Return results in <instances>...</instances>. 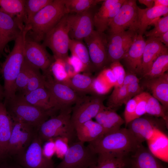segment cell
<instances>
[{
	"instance_id": "6da1fadb",
	"label": "cell",
	"mask_w": 168,
	"mask_h": 168,
	"mask_svg": "<svg viewBox=\"0 0 168 168\" xmlns=\"http://www.w3.org/2000/svg\"><path fill=\"white\" fill-rule=\"evenodd\" d=\"M29 29L25 27L14 41V46L2 64L0 72L4 80L3 86L5 103L16 95L15 83L24 61V49L26 37Z\"/></svg>"
},
{
	"instance_id": "7a4b0ae2",
	"label": "cell",
	"mask_w": 168,
	"mask_h": 168,
	"mask_svg": "<svg viewBox=\"0 0 168 168\" xmlns=\"http://www.w3.org/2000/svg\"><path fill=\"white\" fill-rule=\"evenodd\" d=\"M141 144L128 128H121L88 142V145L97 154L114 153L129 156Z\"/></svg>"
},
{
	"instance_id": "3957f363",
	"label": "cell",
	"mask_w": 168,
	"mask_h": 168,
	"mask_svg": "<svg viewBox=\"0 0 168 168\" xmlns=\"http://www.w3.org/2000/svg\"><path fill=\"white\" fill-rule=\"evenodd\" d=\"M64 0H54L36 14L29 24L27 34L35 41H43L46 34L66 14Z\"/></svg>"
},
{
	"instance_id": "277c9868",
	"label": "cell",
	"mask_w": 168,
	"mask_h": 168,
	"mask_svg": "<svg viewBox=\"0 0 168 168\" xmlns=\"http://www.w3.org/2000/svg\"><path fill=\"white\" fill-rule=\"evenodd\" d=\"M4 104L13 121L28 124L37 130L49 117L55 115L51 111L43 110L26 102L19 95L16 94Z\"/></svg>"
},
{
	"instance_id": "5b68a950",
	"label": "cell",
	"mask_w": 168,
	"mask_h": 168,
	"mask_svg": "<svg viewBox=\"0 0 168 168\" xmlns=\"http://www.w3.org/2000/svg\"><path fill=\"white\" fill-rule=\"evenodd\" d=\"M72 108L59 111L58 115L50 117L37 128V133L43 143L58 137L66 138L69 145L75 141L76 130L70 120Z\"/></svg>"
},
{
	"instance_id": "8992f818",
	"label": "cell",
	"mask_w": 168,
	"mask_h": 168,
	"mask_svg": "<svg viewBox=\"0 0 168 168\" xmlns=\"http://www.w3.org/2000/svg\"><path fill=\"white\" fill-rule=\"evenodd\" d=\"M44 78V87L49 96V103L53 111L72 108L81 96L64 84L55 81L48 70L42 74Z\"/></svg>"
},
{
	"instance_id": "52a82bcc",
	"label": "cell",
	"mask_w": 168,
	"mask_h": 168,
	"mask_svg": "<svg viewBox=\"0 0 168 168\" xmlns=\"http://www.w3.org/2000/svg\"><path fill=\"white\" fill-rule=\"evenodd\" d=\"M68 14L65 15L58 23L45 35L42 44L52 51L55 59H66L68 56L70 38Z\"/></svg>"
},
{
	"instance_id": "ba28073f",
	"label": "cell",
	"mask_w": 168,
	"mask_h": 168,
	"mask_svg": "<svg viewBox=\"0 0 168 168\" xmlns=\"http://www.w3.org/2000/svg\"><path fill=\"white\" fill-rule=\"evenodd\" d=\"M84 143L78 140L70 143L62 160L55 168H93L96 166L98 154Z\"/></svg>"
},
{
	"instance_id": "9c48e42d",
	"label": "cell",
	"mask_w": 168,
	"mask_h": 168,
	"mask_svg": "<svg viewBox=\"0 0 168 168\" xmlns=\"http://www.w3.org/2000/svg\"><path fill=\"white\" fill-rule=\"evenodd\" d=\"M104 96L91 95L81 96L72 108L71 123L75 128L83 123L94 118L101 110L105 109L103 102Z\"/></svg>"
},
{
	"instance_id": "30bf717a",
	"label": "cell",
	"mask_w": 168,
	"mask_h": 168,
	"mask_svg": "<svg viewBox=\"0 0 168 168\" xmlns=\"http://www.w3.org/2000/svg\"><path fill=\"white\" fill-rule=\"evenodd\" d=\"M43 142L37 132L27 149L13 158L23 168H55L52 159L45 157L42 152Z\"/></svg>"
},
{
	"instance_id": "8fae6325",
	"label": "cell",
	"mask_w": 168,
	"mask_h": 168,
	"mask_svg": "<svg viewBox=\"0 0 168 168\" xmlns=\"http://www.w3.org/2000/svg\"><path fill=\"white\" fill-rule=\"evenodd\" d=\"M36 131L37 129L30 124L13 121L7 156L13 157L24 152L32 142Z\"/></svg>"
},
{
	"instance_id": "7c38bea8",
	"label": "cell",
	"mask_w": 168,
	"mask_h": 168,
	"mask_svg": "<svg viewBox=\"0 0 168 168\" xmlns=\"http://www.w3.org/2000/svg\"><path fill=\"white\" fill-rule=\"evenodd\" d=\"M138 7L136 0H125L109 24L108 29L110 34L128 30L137 32Z\"/></svg>"
},
{
	"instance_id": "4fadbf2b",
	"label": "cell",
	"mask_w": 168,
	"mask_h": 168,
	"mask_svg": "<svg viewBox=\"0 0 168 168\" xmlns=\"http://www.w3.org/2000/svg\"><path fill=\"white\" fill-rule=\"evenodd\" d=\"M24 61L30 65L43 72L48 70L54 60L48 52L46 47L27 34L24 45Z\"/></svg>"
},
{
	"instance_id": "5bb4252c",
	"label": "cell",
	"mask_w": 168,
	"mask_h": 168,
	"mask_svg": "<svg viewBox=\"0 0 168 168\" xmlns=\"http://www.w3.org/2000/svg\"><path fill=\"white\" fill-rule=\"evenodd\" d=\"M127 126L128 129L140 143L149 139L156 130L165 133L168 128V124L163 119L150 115L136 119Z\"/></svg>"
},
{
	"instance_id": "9a60e30c",
	"label": "cell",
	"mask_w": 168,
	"mask_h": 168,
	"mask_svg": "<svg viewBox=\"0 0 168 168\" xmlns=\"http://www.w3.org/2000/svg\"><path fill=\"white\" fill-rule=\"evenodd\" d=\"M138 34L132 30L110 34L107 38L108 62H119L123 59Z\"/></svg>"
},
{
	"instance_id": "2e32d148",
	"label": "cell",
	"mask_w": 168,
	"mask_h": 168,
	"mask_svg": "<svg viewBox=\"0 0 168 168\" xmlns=\"http://www.w3.org/2000/svg\"><path fill=\"white\" fill-rule=\"evenodd\" d=\"M84 40L94 69L100 70L108 62L107 36L104 33L94 30Z\"/></svg>"
},
{
	"instance_id": "e0dca14e",
	"label": "cell",
	"mask_w": 168,
	"mask_h": 168,
	"mask_svg": "<svg viewBox=\"0 0 168 168\" xmlns=\"http://www.w3.org/2000/svg\"><path fill=\"white\" fill-rule=\"evenodd\" d=\"M93 15L90 9L81 13L68 14L70 39L82 40L92 33L94 30Z\"/></svg>"
},
{
	"instance_id": "ac0fdd59",
	"label": "cell",
	"mask_w": 168,
	"mask_h": 168,
	"mask_svg": "<svg viewBox=\"0 0 168 168\" xmlns=\"http://www.w3.org/2000/svg\"><path fill=\"white\" fill-rule=\"evenodd\" d=\"M25 28L23 22L0 9V54L9 42L17 38Z\"/></svg>"
},
{
	"instance_id": "d6986e66",
	"label": "cell",
	"mask_w": 168,
	"mask_h": 168,
	"mask_svg": "<svg viewBox=\"0 0 168 168\" xmlns=\"http://www.w3.org/2000/svg\"><path fill=\"white\" fill-rule=\"evenodd\" d=\"M125 0H105L98 11L94 14L93 21L96 30L104 33L119 11Z\"/></svg>"
},
{
	"instance_id": "ffe728a7",
	"label": "cell",
	"mask_w": 168,
	"mask_h": 168,
	"mask_svg": "<svg viewBox=\"0 0 168 168\" xmlns=\"http://www.w3.org/2000/svg\"><path fill=\"white\" fill-rule=\"evenodd\" d=\"M146 41L138 34L123 58L129 72L142 74V59Z\"/></svg>"
},
{
	"instance_id": "44dd1931",
	"label": "cell",
	"mask_w": 168,
	"mask_h": 168,
	"mask_svg": "<svg viewBox=\"0 0 168 168\" xmlns=\"http://www.w3.org/2000/svg\"><path fill=\"white\" fill-rule=\"evenodd\" d=\"M130 156L128 161L130 168H167L142 144Z\"/></svg>"
},
{
	"instance_id": "7402d4cb",
	"label": "cell",
	"mask_w": 168,
	"mask_h": 168,
	"mask_svg": "<svg viewBox=\"0 0 168 168\" xmlns=\"http://www.w3.org/2000/svg\"><path fill=\"white\" fill-rule=\"evenodd\" d=\"M144 86L151 92L152 96L157 100L167 110L168 108V73L166 72L158 77L146 79Z\"/></svg>"
},
{
	"instance_id": "603a6c76",
	"label": "cell",
	"mask_w": 168,
	"mask_h": 168,
	"mask_svg": "<svg viewBox=\"0 0 168 168\" xmlns=\"http://www.w3.org/2000/svg\"><path fill=\"white\" fill-rule=\"evenodd\" d=\"M167 52V48L156 38L148 37L146 41L143 53V76L148 72L152 63L159 56Z\"/></svg>"
},
{
	"instance_id": "cb8c5ba5",
	"label": "cell",
	"mask_w": 168,
	"mask_h": 168,
	"mask_svg": "<svg viewBox=\"0 0 168 168\" xmlns=\"http://www.w3.org/2000/svg\"><path fill=\"white\" fill-rule=\"evenodd\" d=\"M168 7H153L150 8L141 9L138 7L137 33L142 35L148 26L161 16L168 15Z\"/></svg>"
},
{
	"instance_id": "d4e9b609",
	"label": "cell",
	"mask_w": 168,
	"mask_h": 168,
	"mask_svg": "<svg viewBox=\"0 0 168 168\" xmlns=\"http://www.w3.org/2000/svg\"><path fill=\"white\" fill-rule=\"evenodd\" d=\"M13 121L5 105L0 102V160L7 157V151L12 133Z\"/></svg>"
},
{
	"instance_id": "484cf974",
	"label": "cell",
	"mask_w": 168,
	"mask_h": 168,
	"mask_svg": "<svg viewBox=\"0 0 168 168\" xmlns=\"http://www.w3.org/2000/svg\"><path fill=\"white\" fill-rule=\"evenodd\" d=\"M147 141L150 151L158 159L167 162L168 138L166 134L159 130H156Z\"/></svg>"
},
{
	"instance_id": "4316f807",
	"label": "cell",
	"mask_w": 168,
	"mask_h": 168,
	"mask_svg": "<svg viewBox=\"0 0 168 168\" xmlns=\"http://www.w3.org/2000/svg\"><path fill=\"white\" fill-rule=\"evenodd\" d=\"M75 130L78 139L84 142L95 141L104 134L102 126L92 119L79 126Z\"/></svg>"
},
{
	"instance_id": "83f0119b",
	"label": "cell",
	"mask_w": 168,
	"mask_h": 168,
	"mask_svg": "<svg viewBox=\"0 0 168 168\" xmlns=\"http://www.w3.org/2000/svg\"><path fill=\"white\" fill-rule=\"evenodd\" d=\"M19 96L23 100L30 105L43 110L51 111L54 112L50 105L49 93L44 86L21 94Z\"/></svg>"
},
{
	"instance_id": "f1b7e54d",
	"label": "cell",
	"mask_w": 168,
	"mask_h": 168,
	"mask_svg": "<svg viewBox=\"0 0 168 168\" xmlns=\"http://www.w3.org/2000/svg\"><path fill=\"white\" fill-rule=\"evenodd\" d=\"M96 168H126L128 156L122 154L103 153L98 154Z\"/></svg>"
},
{
	"instance_id": "f546056e",
	"label": "cell",
	"mask_w": 168,
	"mask_h": 168,
	"mask_svg": "<svg viewBox=\"0 0 168 168\" xmlns=\"http://www.w3.org/2000/svg\"><path fill=\"white\" fill-rule=\"evenodd\" d=\"M94 78L91 73H77L70 77L67 86L81 96L87 93L92 95V84Z\"/></svg>"
},
{
	"instance_id": "4dcf8cb0",
	"label": "cell",
	"mask_w": 168,
	"mask_h": 168,
	"mask_svg": "<svg viewBox=\"0 0 168 168\" xmlns=\"http://www.w3.org/2000/svg\"><path fill=\"white\" fill-rule=\"evenodd\" d=\"M69 50L72 55L76 57L82 62L87 73H91L95 69L91 62L87 48L82 40L70 39Z\"/></svg>"
},
{
	"instance_id": "1f68e13d",
	"label": "cell",
	"mask_w": 168,
	"mask_h": 168,
	"mask_svg": "<svg viewBox=\"0 0 168 168\" xmlns=\"http://www.w3.org/2000/svg\"><path fill=\"white\" fill-rule=\"evenodd\" d=\"M24 0H0V9L11 16L15 18L25 25Z\"/></svg>"
},
{
	"instance_id": "d6a6232c",
	"label": "cell",
	"mask_w": 168,
	"mask_h": 168,
	"mask_svg": "<svg viewBox=\"0 0 168 168\" xmlns=\"http://www.w3.org/2000/svg\"><path fill=\"white\" fill-rule=\"evenodd\" d=\"M101 0H64L68 14L82 13L90 10Z\"/></svg>"
},
{
	"instance_id": "836d02e7",
	"label": "cell",
	"mask_w": 168,
	"mask_h": 168,
	"mask_svg": "<svg viewBox=\"0 0 168 168\" xmlns=\"http://www.w3.org/2000/svg\"><path fill=\"white\" fill-rule=\"evenodd\" d=\"M127 87L122 85L114 87L107 102V107L115 111L116 109L127 102Z\"/></svg>"
},
{
	"instance_id": "e575fe53",
	"label": "cell",
	"mask_w": 168,
	"mask_h": 168,
	"mask_svg": "<svg viewBox=\"0 0 168 168\" xmlns=\"http://www.w3.org/2000/svg\"><path fill=\"white\" fill-rule=\"evenodd\" d=\"M48 70L55 81L67 85L70 77L66 71L64 60L54 58Z\"/></svg>"
},
{
	"instance_id": "d590c367",
	"label": "cell",
	"mask_w": 168,
	"mask_h": 168,
	"mask_svg": "<svg viewBox=\"0 0 168 168\" xmlns=\"http://www.w3.org/2000/svg\"><path fill=\"white\" fill-rule=\"evenodd\" d=\"M146 112L149 115L163 119L168 124L167 110L157 100L149 93L147 102Z\"/></svg>"
},
{
	"instance_id": "8d00e7d4",
	"label": "cell",
	"mask_w": 168,
	"mask_h": 168,
	"mask_svg": "<svg viewBox=\"0 0 168 168\" xmlns=\"http://www.w3.org/2000/svg\"><path fill=\"white\" fill-rule=\"evenodd\" d=\"M168 69V52L159 56L152 63L148 72L143 76L146 79L153 78L160 76Z\"/></svg>"
},
{
	"instance_id": "74e56055",
	"label": "cell",
	"mask_w": 168,
	"mask_h": 168,
	"mask_svg": "<svg viewBox=\"0 0 168 168\" xmlns=\"http://www.w3.org/2000/svg\"><path fill=\"white\" fill-rule=\"evenodd\" d=\"M53 0H26L25 3V26H27L34 16Z\"/></svg>"
},
{
	"instance_id": "f35d334b",
	"label": "cell",
	"mask_w": 168,
	"mask_h": 168,
	"mask_svg": "<svg viewBox=\"0 0 168 168\" xmlns=\"http://www.w3.org/2000/svg\"><path fill=\"white\" fill-rule=\"evenodd\" d=\"M124 123V120L116 113L115 111L110 109L102 125L104 130V135L118 130Z\"/></svg>"
},
{
	"instance_id": "ab89813d",
	"label": "cell",
	"mask_w": 168,
	"mask_h": 168,
	"mask_svg": "<svg viewBox=\"0 0 168 168\" xmlns=\"http://www.w3.org/2000/svg\"><path fill=\"white\" fill-rule=\"evenodd\" d=\"M30 67L29 82L26 89L21 94L44 86V78L43 74L41 73L39 69L31 66Z\"/></svg>"
},
{
	"instance_id": "60d3db41",
	"label": "cell",
	"mask_w": 168,
	"mask_h": 168,
	"mask_svg": "<svg viewBox=\"0 0 168 168\" xmlns=\"http://www.w3.org/2000/svg\"><path fill=\"white\" fill-rule=\"evenodd\" d=\"M30 67V66L24 61L15 81L14 87L16 92L19 91L22 93L26 89L29 81Z\"/></svg>"
},
{
	"instance_id": "b9f144b4",
	"label": "cell",
	"mask_w": 168,
	"mask_h": 168,
	"mask_svg": "<svg viewBox=\"0 0 168 168\" xmlns=\"http://www.w3.org/2000/svg\"><path fill=\"white\" fill-rule=\"evenodd\" d=\"M153 23L155 25V27L151 30L146 31L144 34L146 36L157 37L168 31V15L156 19Z\"/></svg>"
},
{
	"instance_id": "7bdbcfd3",
	"label": "cell",
	"mask_w": 168,
	"mask_h": 168,
	"mask_svg": "<svg viewBox=\"0 0 168 168\" xmlns=\"http://www.w3.org/2000/svg\"><path fill=\"white\" fill-rule=\"evenodd\" d=\"M142 93L129 100L125 104L124 116L126 126L133 120L136 107L141 98Z\"/></svg>"
},
{
	"instance_id": "ee69618b",
	"label": "cell",
	"mask_w": 168,
	"mask_h": 168,
	"mask_svg": "<svg viewBox=\"0 0 168 168\" xmlns=\"http://www.w3.org/2000/svg\"><path fill=\"white\" fill-rule=\"evenodd\" d=\"M53 139L55 145V154L58 158L63 159L68 150V141L66 138L61 137Z\"/></svg>"
},
{
	"instance_id": "f6af8a7d",
	"label": "cell",
	"mask_w": 168,
	"mask_h": 168,
	"mask_svg": "<svg viewBox=\"0 0 168 168\" xmlns=\"http://www.w3.org/2000/svg\"><path fill=\"white\" fill-rule=\"evenodd\" d=\"M112 71L116 79V84L114 86L122 85L126 72L123 66L119 61L111 63L110 68Z\"/></svg>"
},
{
	"instance_id": "bcb514c9",
	"label": "cell",
	"mask_w": 168,
	"mask_h": 168,
	"mask_svg": "<svg viewBox=\"0 0 168 168\" xmlns=\"http://www.w3.org/2000/svg\"><path fill=\"white\" fill-rule=\"evenodd\" d=\"M112 88L98 77L94 78L92 84V95L104 96L108 93Z\"/></svg>"
},
{
	"instance_id": "7dc6e473",
	"label": "cell",
	"mask_w": 168,
	"mask_h": 168,
	"mask_svg": "<svg viewBox=\"0 0 168 168\" xmlns=\"http://www.w3.org/2000/svg\"><path fill=\"white\" fill-rule=\"evenodd\" d=\"M65 60L70 66L75 75L81 72L87 73L85 67L82 62L76 57L71 55Z\"/></svg>"
},
{
	"instance_id": "c3c4849f",
	"label": "cell",
	"mask_w": 168,
	"mask_h": 168,
	"mask_svg": "<svg viewBox=\"0 0 168 168\" xmlns=\"http://www.w3.org/2000/svg\"><path fill=\"white\" fill-rule=\"evenodd\" d=\"M105 84L111 87H114L116 84L115 76L110 68H105L100 72L97 77Z\"/></svg>"
},
{
	"instance_id": "681fc988",
	"label": "cell",
	"mask_w": 168,
	"mask_h": 168,
	"mask_svg": "<svg viewBox=\"0 0 168 168\" xmlns=\"http://www.w3.org/2000/svg\"><path fill=\"white\" fill-rule=\"evenodd\" d=\"M148 93L143 91L137 104L133 120L139 118L146 114L147 102Z\"/></svg>"
},
{
	"instance_id": "f907efd6",
	"label": "cell",
	"mask_w": 168,
	"mask_h": 168,
	"mask_svg": "<svg viewBox=\"0 0 168 168\" xmlns=\"http://www.w3.org/2000/svg\"><path fill=\"white\" fill-rule=\"evenodd\" d=\"M55 143L53 139L45 142L44 144L42 145V153L47 158L52 159L53 156L55 154Z\"/></svg>"
},
{
	"instance_id": "816d5d0a",
	"label": "cell",
	"mask_w": 168,
	"mask_h": 168,
	"mask_svg": "<svg viewBox=\"0 0 168 168\" xmlns=\"http://www.w3.org/2000/svg\"><path fill=\"white\" fill-rule=\"evenodd\" d=\"M127 102L132 98L143 92V88L139 82H136L127 86Z\"/></svg>"
},
{
	"instance_id": "f5cc1de1",
	"label": "cell",
	"mask_w": 168,
	"mask_h": 168,
	"mask_svg": "<svg viewBox=\"0 0 168 168\" xmlns=\"http://www.w3.org/2000/svg\"><path fill=\"white\" fill-rule=\"evenodd\" d=\"M0 168H23L13 158L7 157L0 160Z\"/></svg>"
},
{
	"instance_id": "db71d44e",
	"label": "cell",
	"mask_w": 168,
	"mask_h": 168,
	"mask_svg": "<svg viewBox=\"0 0 168 168\" xmlns=\"http://www.w3.org/2000/svg\"><path fill=\"white\" fill-rule=\"evenodd\" d=\"M139 82V79L136 75L129 72L127 73H126L122 85L127 86L131 84Z\"/></svg>"
},
{
	"instance_id": "11a10c76",
	"label": "cell",
	"mask_w": 168,
	"mask_h": 168,
	"mask_svg": "<svg viewBox=\"0 0 168 168\" xmlns=\"http://www.w3.org/2000/svg\"><path fill=\"white\" fill-rule=\"evenodd\" d=\"M108 107L99 112L96 116V121L101 126L103 124L109 110Z\"/></svg>"
},
{
	"instance_id": "9f6ffc18",
	"label": "cell",
	"mask_w": 168,
	"mask_h": 168,
	"mask_svg": "<svg viewBox=\"0 0 168 168\" xmlns=\"http://www.w3.org/2000/svg\"><path fill=\"white\" fill-rule=\"evenodd\" d=\"M156 38L158 40L163 44L166 47L168 46V31Z\"/></svg>"
},
{
	"instance_id": "6f0895ef",
	"label": "cell",
	"mask_w": 168,
	"mask_h": 168,
	"mask_svg": "<svg viewBox=\"0 0 168 168\" xmlns=\"http://www.w3.org/2000/svg\"><path fill=\"white\" fill-rule=\"evenodd\" d=\"M164 6L168 7V0H154L153 7Z\"/></svg>"
},
{
	"instance_id": "680465c9",
	"label": "cell",
	"mask_w": 168,
	"mask_h": 168,
	"mask_svg": "<svg viewBox=\"0 0 168 168\" xmlns=\"http://www.w3.org/2000/svg\"><path fill=\"white\" fill-rule=\"evenodd\" d=\"M138 1L141 4L146 6L148 8L153 7L154 0H139Z\"/></svg>"
},
{
	"instance_id": "91938a15",
	"label": "cell",
	"mask_w": 168,
	"mask_h": 168,
	"mask_svg": "<svg viewBox=\"0 0 168 168\" xmlns=\"http://www.w3.org/2000/svg\"><path fill=\"white\" fill-rule=\"evenodd\" d=\"M3 99H4L3 88L0 83V102H2Z\"/></svg>"
},
{
	"instance_id": "94428289",
	"label": "cell",
	"mask_w": 168,
	"mask_h": 168,
	"mask_svg": "<svg viewBox=\"0 0 168 168\" xmlns=\"http://www.w3.org/2000/svg\"><path fill=\"white\" fill-rule=\"evenodd\" d=\"M96 166L94 167L93 168H96Z\"/></svg>"
}]
</instances>
